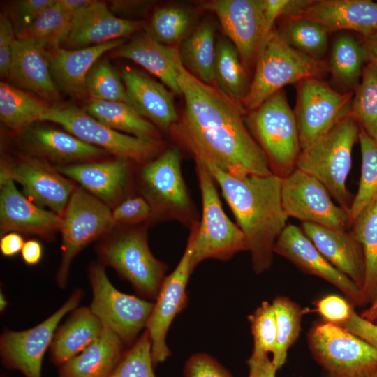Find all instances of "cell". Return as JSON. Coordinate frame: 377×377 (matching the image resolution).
<instances>
[{
    "mask_svg": "<svg viewBox=\"0 0 377 377\" xmlns=\"http://www.w3.org/2000/svg\"><path fill=\"white\" fill-rule=\"evenodd\" d=\"M20 89L47 102L58 101L59 89L52 78L46 46L30 39L16 38L8 77Z\"/></svg>",
    "mask_w": 377,
    "mask_h": 377,
    "instance_id": "obj_25",
    "label": "cell"
},
{
    "mask_svg": "<svg viewBox=\"0 0 377 377\" xmlns=\"http://www.w3.org/2000/svg\"><path fill=\"white\" fill-rule=\"evenodd\" d=\"M307 343L330 377H377V350L341 326L324 320L314 322Z\"/></svg>",
    "mask_w": 377,
    "mask_h": 377,
    "instance_id": "obj_7",
    "label": "cell"
},
{
    "mask_svg": "<svg viewBox=\"0 0 377 377\" xmlns=\"http://www.w3.org/2000/svg\"><path fill=\"white\" fill-rule=\"evenodd\" d=\"M360 126L377 142V65L369 61L355 88L350 113Z\"/></svg>",
    "mask_w": 377,
    "mask_h": 377,
    "instance_id": "obj_40",
    "label": "cell"
},
{
    "mask_svg": "<svg viewBox=\"0 0 377 377\" xmlns=\"http://www.w3.org/2000/svg\"><path fill=\"white\" fill-rule=\"evenodd\" d=\"M323 377H330V376L325 374Z\"/></svg>",
    "mask_w": 377,
    "mask_h": 377,
    "instance_id": "obj_61",
    "label": "cell"
},
{
    "mask_svg": "<svg viewBox=\"0 0 377 377\" xmlns=\"http://www.w3.org/2000/svg\"><path fill=\"white\" fill-rule=\"evenodd\" d=\"M316 311L323 320L342 325L350 317L354 306L346 300L337 295H327L314 303Z\"/></svg>",
    "mask_w": 377,
    "mask_h": 377,
    "instance_id": "obj_48",
    "label": "cell"
},
{
    "mask_svg": "<svg viewBox=\"0 0 377 377\" xmlns=\"http://www.w3.org/2000/svg\"><path fill=\"white\" fill-rule=\"evenodd\" d=\"M93 0H55V3L72 17L80 10L94 4Z\"/></svg>",
    "mask_w": 377,
    "mask_h": 377,
    "instance_id": "obj_57",
    "label": "cell"
},
{
    "mask_svg": "<svg viewBox=\"0 0 377 377\" xmlns=\"http://www.w3.org/2000/svg\"><path fill=\"white\" fill-rule=\"evenodd\" d=\"M103 330L102 322L90 307L77 309L55 332L50 350L52 362L62 365L91 344Z\"/></svg>",
    "mask_w": 377,
    "mask_h": 377,
    "instance_id": "obj_30",
    "label": "cell"
},
{
    "mask_svg": "<svg viewBox=\"0 0 377 377\" xmlns=\"http://www.w3.org/2000/svg\"><path fill=\"white\" fill-rule=\"evenodd\" d=\"M191 253V242L188 239L186 247L177 265L162 283L145 327L151 341L154 365L165 362L171 355L166 343V336L174 318L188 304L186 287L192 273L190 265Z\"/></svg>",
    "mask_w": 377,
    "mask_h": 377,
    "instance_id": "obj_17",
    "label": "cell"
},
{
    "mask_svg": "<svg viewBox=\"0 0 377 377\" xmlns=\"http://www.w3.org/2000/svg\"><path fill=\"white\" fill-rule=\"evenodd\" d=\"M253 339V353L274 352L276 342V322L272 304L263 301L248 316Z\"/></svg>",
    "mask_w": 377,
    "mask_h": 377,
    "instance_id": "obj_46",
    "label": "cell"
},
{
    "mask_svg": "<svg viewBox=\"0 0 377 377\" xmlns=\"http://www.w3.org/2000/svg\"><path fill=\"white\" fill-rule=\"evenodd\" d=\"M52 106L36 95L8 83H0V119L10 129L20 131L29 127Z\"/></svg>",
    "mask_w": 377,
    "mask_h": 377,
    "instance_id": "obj_34",
    "label": "cell"
},
{
    "mask_svg": "<svg viewBox=\"0 0 377 377\" xmlns=\"http://www.w3.org/2000/svg\"><path fill=\"white\" fill-rule=\"evenodd\" d=\"M143 193L151 208V215L188 220L193 205L181 170L178 149H168L147 163L140 170Z\"/></svg>",
    "mask_w": 377,
    "mask_h": 377,
    "instance_id": "obj_13",
    "label": "cell"
},
{
    "mask_svg": "<svg viewBox=\"0 0 377 377\" xmlns=\"http://www.w3.org/2000/svg\"><path fill=\"white\" fill-rule=\"evenodd\" d=\"M214 33L211 23L202 22L178 48L184 68L199 80L213 86L216 43Z\"/></svg>",
    "mask_w": 377,
    "mask_h": 377,
    "instance_id": "obj_35",
    "label": "cell"
},
{
    "mask_svg": "<svg viewBox=\"0 0 377 377\" xmlns=\"http://www.w3.org/2000/svg\"><path fill=\"white\" fill-rule=\"evenodd\" d=\"M364 258L362 294L366 304L377 298V200L365 207L351 225Z\"/></svg>",
    "mask_w": 377,
    "mask_h": 377,
    "instance_id": "obj_36",
    "label": "cell"
},
{
    "mask_svg": "<svg viewBox=\"0 0 377 377\" xmlns=\"http://www.w3.org/2000/svg\"><path fill=\"white\" fill-rule=\"evenodd\" d=\"M249 367L248 377H276L278 371L268 354L253 353L246 361Z\"/></svg>",
    "mask_w": 377,
    "mask_h": 377,
    "instance_id": "obj_54",
    "label": "cell"
},
{
    "mask_svg": "<svg viewBox=\"0 0 377 377\" xmlns=\"http://www.w3.org/2000/svg\"><path fill=\"white\" fill-rule=\"evenodd\" d=\"M362 155L358 190L348 210L349 226L369 205L377 200V142L361 127L359 140Z\"/></svg>",
    "mask_w": 377,
    "mask_h": 377,
    "instance_id": "obj_39",
    "label": "cell"
},
{
    "mask_svg": "<svg viewBox=\"0 0 377 377\" xmlns=\"http://www.w3.org/2000/svg\"><path fill=\"white\" fill-rule=\"evenodd\" d=\"M177 71L185 109L173 130L193 156L204 157L236 177L274 174L244 122L241 105L194 77L181 60Z\"/></svg>",
    "mask_w": 377,
    "mask_h": 377,
    "instance_id": "obj_1",
    "label": "cell"
},
{
    "mask_svg": "<svg viewBox=\"0 0 377 377\" xmlns=\"http://www.w3.org/2000/svg\"><path fill=\"white\" fill-rule=\"evenodd\" d=\"M10 179L21 184L24 193L38 206H46L61 217L75 188L74 184L46 162L25 158L2 164L0 179Z\"/></svg>",
    "mask_w": 377,
    "mask_h": 377,
    "instance_id": "obj_19",
    "label": "cell"
},
{
    "mask_svg": "<svg viewBox=\"0 0 377 377\" xmlns=\"http://www.w3.org/2000/svg\"><path fill=\"white\" fill-rule=\"evenodd\" d=\"M115 57L130 59L156 76L173 93L182 95L178 84V47L154 40L147 33L115 50Z\"/></svg>",
    "mask_w": 377,
    "mask_h": 377,
    "instance_id": "obj_28",
    "label": "cell"
},
{
    "mask_svg": "<svg viewBox=\"0 0 377 377\" xmlns=\"http://www.w3.org/2000/svg\"><path fill=\"white\" fill-rule=\"evenodd\" d=\"M124 41L117 39L80 49L46 47L51 74L58 89L73 97L84 96L87 94L86 77L91 68L105 52L117 49Z\"/></svg>",
    "mask_w": 377,
    "mask_h": 377,
    "instance_id": "obj_23",
    "label": "cell"
},
{
    "mask_svg": "<svg viewBox=\"0 0 377 377\" xmlns=\"http://www.w3.org/2000/svg\"><path fill=\"white\" fill-rule=\"evenodd\" d=\"M55 0H22L15 3L12 8L13 26L17 35L27 29Z\"/></svg>",
    "mask_w": 377,
    "mask_h": 377,
    "instance_id": "obj_51",
    "label": "cell"
},
{
    "mask_svg": "<svg viewBox=\"0 0 377 377\" xmlns=\"http://www.w3.org/2000/svg\"><path fill=\"white\" fill-rule=\"evenodd\" d=\"M1 234L22 232L49 237L60 230L61 217L34 205L16 188L10 179L0 180Z\"/></svg>",
    "mask_w": 377,
    "mask_h": 377,
    "instance_id": "obj_21",
    "label": "cell"
},
{
    "mask_svg": "<svg viewBox=\"0 0 377 377\" xmlns=\"http://www.w3.org/2000/svg\"><path fill=\"white\" fill-rule=\"evenodd\" d=\"M98 253L103 263L128 281L140 297L156 299L168 266L151 253L145 228L114 236L100 246Z\"/></svg>",
    "mask_w": 377,
    "mask_h": 377,
    "instance_id": "obj_8",
    "label": "cell"
},
{
    "mask_svg": "<svg viewBox=\"0 0 377 377\" xmlns=\"http://www.w3.org/2000/svg\"><path fill=\"white\" fill-rule=\"evenodd\" d=\"M26 142L33 151L61 161L96 158L107 153L106 151L91 145L71 133L51 128H28Z\"/></svg>",
    "mask_w": 377,
    "mask_h": 377,
    "instance_id": "obj_31",
    "label": "cell"
},
{
    "mask_svg": "<svg viewBox=\"0 0 377 377\" xmlns=\"http://www.w3.org/2000/svg\"><path fill=\"white\" fill-rule=\"evenodd\" d=\"M274 253L337 288L354 307L365 305L362 290L321 254L301 228L287 224L276 242Z\"/></svg>",
    "mask_w": 377,
    "mask_h": 377,
    "instance_id": "obj_18",
    "label": "cell"
},
{
    "mask_svg": "<svg viewBox=\"0 0 377 377\" xmlns=\"http://www.w3.org/2000/svg\"><path fill=\"white\" fill-rule=\"evenodd\" d=\"M142 26V22L114 15L105 3L96 1L73 15L64 43L71 49L91 47L124 38Z\"/></svg>",
    "mask_w": 377,
    "mask_h": 377,
    "instance_id": "obj_20",
    "label": "cell"
},
{
    "mask_svg": "<svg viewBox=\"0 0 377 377\" xmlns=\"http://www.w3.org/2000/svg\"><path fill=\"white\" fill-rule=\"evenodd\" d=\"M15 28L12 22L4 15L0 17V73L8 77L13 58V47L15 40Z\"/></svg>",
    "mask_w": 377,
    "mask_h": 377,
    "instance_id": "obj_52",
    "label": "cell"
},
{
    "mask_svg": "<svg viewBox=\"0 0 377 377\" xmlns=\"http://www.w3.org/2000/svg\"><path fill=\"white\" fill-rule=\"evenodd\" d=\"M21 253L24 263L29 265H36L40 262L43 256L42 245L37 240H28L24 242Z\"/></svg>",
    "mask_w": 377,
    "mask_h": 377,
    "instance_id": "obj_56",
    "label": "cell"
},
{
    "mask_svg": "<svg viewBox=\"0 0 377 377\" xmlns=\"http://www.w3.org/2000/svg\"><path fill=\"white\" fill-rule=\"evenodd\" d=\"M202 7L216 14L246 69L256 64L267 39L261 0H214Z\"/></svg>",
    "mask_w": 377,
    "mask_h": 377,
    "instance_id": "obj_16",
    "label": "cell"
},
{
    "mask_svg": "<svg viewBox=\"0 0 377 377\" xmlns=\"http://www.w3.org/2000/svg\"><path fill=\"white\" fill-rule=\"evenodd\" d=\"M184 377H232L216 359L205 353L191 355L184 367Z\"/></svg>",
    "mask_w": 377,
    "mask_h": 377,
    "instance_id": "obj_49",
    "label": "cell"
},
{
    "mask_svg": "<svg viewBox=\"0 0 377 377\" xmlns=\"http://www.w3.org/2000/svg\"><path fill=\"white\" fill-rule=\"evenodd\" d=\"M364 43L369 54V61L377 65V34L364 37Z\"/></svg>",
    "mask_w": 377,
    "mask_h": 377,
    "instance_id": "obj_58",
    "label": "cell"
},
{
    "mask_svg": "<svg viewBox=\"0 0 377 377\" xmlns=\"http://www.w3.org/2000/svg\"><path fill=\"white\" fill-rule=\"evenodd\" d=\"M279 33L289 45L311 57L323 59L327 50L329 32L314 21L300 17L288 18Z\"/></svg>",
    "mask_w": 377,
    "mask_h": 377,
    "instance_id": "obj_41",
    "label": "cell"
},
{
    "mask_svg": "<svg viewBox=\"0 0 377 377\" xmlns=\"http://www.w3.org/2000/svg\"><path fill=\"white\" fill-rule=\"evenodd\" d=\"M249 123L272 172L281 178L292 172L302 149L294 110L285 91H279L251 111Z\"/></svg>",
    "mask_w": 377,
    "mask_h": 377,
    "instance_id": "obj_6",
    "label": "cell"
},
{
    "mask_svg": "<svg viewBox=\"0 0 377 377\" xmlns=\"http://www.w3.org/2000/svg\"><path fill=\"white\" fill-rule=\"evenodd\" d=\"M8 304L7 301L5 299L4 295L1 293L0 294V310L1 312H3Z\"/></svg>",
    "mask_w": 377,
    "mask_h": 377,
    "instance_id": "obj_60",
    "label": "cell"
},
{
    "mask_svg": "<svg viewBox=\"0 0 377 377\" xmlns=\"http://www.w3.org/2000/svg\"><path fill=\"white\" fill-rule=\"evenodd\" d=\"M353 97V91L339 92L320 78L297 83L294 113L302 150L350 114Z\"/></svg>",
    "mask_w": 377,
    "mask_h": 377,
    "instance_id": "obj_10",
    "label": "cell"
},
{
    "mask_svg": "<svg viewBox=\"0 0 377 377\" xmlns=\"http://www.w3.org/2000/svg\"><path fill=\"white\" fill-rule=\"evenodd\" d=\"M202 198L200 222H193L188 239L191 242V269L209 258L226 261L236 253L248 251L240 228L226 214L216 183L206 167L195 159Z\"/></svg>",
    "mask_w": 377,
    "mask_h": 377,
    "instance_id": "obj_5",
    "label": "cell"
},
{
    "mask_svg": "<svg viewBox=\"0 0 377 377\" xmlns=\"http://www.w3.org/2000/svg\"><path fill=\"white\" fill-rule=\"evenodd\" d=\"M281 200L287 216L302 223L341 230L349 227L348 211L333 202L320 181L297 168L282 178Z\"/></svg>",
    "mask_w": 377,
    "mask_h": 377,
    "instance_id": "obj_14",
    "label": "cell"
},
{
    "mask_svg": "<svg viewBox=\"0 0 377 377\" xmlns=\"http://www.w3.org/2000/svg\"><path fill=\"white\" fill-rule=\"evenodd\" d=\"M247 71L233 43L228 38H219L216 43L214 64V86L240 105L251 84Z\"/></svg>",
    "mask_w": 377,
    "mask_h": 377,
    "instance_id": "obj_32",
    "label": "cell"
},
{
    "mask_svg": "<svg viewBox=\"0 0 377 377\" xmlns=\"http://www.w3.org/2000/svg\"><path fill=\"white\" fill-rule=\"evenodd\" d=\"M194 158L202 163L221 188L244 235L254 272L268 270L276 242L288 218L281 200L282 178L274 174L236 177L204 157Z\"/></svg>",
    "mask_w": 377,
    "mask_h": 377,
    "instance_id": "obj_2",
    "label": "cell"
},
{
    "mask_svg": "<svg viewBox=\"0 0 377 377\" xmlns=\"http://www.w3.org/2000/svg\"><path fill=\"white\" fill-rule=\"evenodd\" d=\"M89 279L93 293L91 311L125 345L133 344L140 330L146 327L154 303L119 291L101 265H92Z\"/></svg>",
    "mask_w": 377,
    "mask_h": 377,
    "instance_id": "obj_11",
    "label": "cell"
},
{
    "mask_svg": "<svg viewBox=\"0 0 377 377\" xmlns=\"http://www.w3.org/2000/svg\"><path fill=\"white\" fill-rule=\"evenodd\" d=\"M341 326L377 350V324L363 318L353 309L350 318Z\"/></svg>",
    "mask_w": 377,
    "mask_h": 377,
    "instance_id": "obj_53",
    "label": "cell"
},
{
    "mask_svg": "<svg viewBox=\"0 0 377 377\" xmlns=\"http://www.w3.org/2000/svg\"><path fill=\"white\" fill-rule=\"evenodd\" d=\"M24 244L22 237L15 232L3 235L0 240V250L5 256H14L20 252Z\"/></svg>",
    "mask_w": 377,
    "mask_h": 377,
    "instance_id": "obj_55",
    "label": "cell"
},
{
    "mask_svg": "<svg viewBox=\"0 0 377 377\" xmlns=\"http://www.w3.org/2000/svg\"><path fill=\"white\" fill-rule=\"evenodd\" d=\"M151 341L147 330L122 355L108 377H156Z\"/></svg>",
    "mask_w": 377,
    "mask_h": 377,
    "instance_id": "obj_45",
    "label": "cell"
},
{
    "mask_svg": "<svg viewBox=\"0 0 377 377\" xmlns=\"http://www.w3.org/2000/svg\"><path fill=\"white\" fill-rule=\"evenodd\" d=\"M71 20L72 17L54 2L27 29L17 35V38L33 40L46 47L59 46L68 35Z\"/></svg>",
    "mask_w": 377,
    "mask_h": 377,
    "instance_id": "obj_43",
    "label": "cell"
},
{
    "mask_svg": "<svg viewBox=\"0 0 377 377\" xmlns=\"http://www.w3.org/2000/svg\"><path fill=\"white\" fill-rule=\"evenodd\" d=\"M296 17L314 21L329 33L353 31L364 38L377 34V3L370 0H313Z\"/></svg>",
    "mask_w": 377,
    "mask_h": 377,
    "instance_id": "obj_22",
    "label": "cell"
},
{
    "mask_svg": "<svg viewBox=\"0 0 377 377\" xmlns=\"http://www.w3.org/2000/svg\"><path fill=\"white\" fill-rule=\"evenodd\" d=\"M328 71L325 61L294 48L274 28L258 54L253 80L240 105L251 112L286 85L320 78Z\"/></svg>",
    "mask_w": 377,
    "mask_h": 377,
    "instance_id": "obj_3",
    "label": "cell"
},
{
    "mask_svg": "<svg viewBox=\"0 0 377 377\" xmlns=\"http://www.w3.org/2000/svg\"><path fill=\"white\" fill-rule=\"evenodd\" d=\"M82 296V290H75L56 312L32 328L6 330L0 339L3 364L21 371L25 377H41L43 359L51 346L58 324L77 306Z\"/></svg>",
    "mask_w": 377,
    "mask_h": 377,
    "instance_id": "obj_15",
    "label": "cell"
},
{
    "mask_svg": "<svg viewBox=\"0 0 377 377\" xmlns=\"http://www.w3.org/2000/svg\"><path fill=\"white\" fill-rule=\"evenodd\" d=\"M369 61L366 45L348 34L337 38L333 43L330 71L333 78L346 89L355 87L365 64Z\"/></svg>",
    "mask_w": 377,
    "mask_h": 377,
    "instance_id": "obj_37",
    "label": "cell"
},
{
    "mask_svg": "<svg viewBox=\"0 0 377 377\" xmlns=\"http://www.w3.org/2000/svg\"><path fill=\"white\" fill-rule=\"evenodd\" d=\"M272 304L276 322V342L272 361L279 370L286 363L289 348L298 339L305 310L286 296L276 297Z\"/></svg>",
    "mask_w": 377,
    "mask_h": 377,
    "instance_id": "obj_38",
    "label": "cell"
},
{
    "mask_svg": "<svg viewBox=\"0 0 377 377\" xmlns=\"http://www.w3.org/2000/svg\"><path fill=\"white\" fill-rule=\"evenodd\" d=\"M85 112L101 124L121 133L158 139V132L155 125L125 103L90 99Z\"/></svg>",
    "mask_w": 377,
    "mask_h": 377,
    "instance_id": "obj_33",
    "label": "cell"
},
{
    "mask_svg": "<svg viewBox=\"0 0 377 377\" xmlns=\"http://www.w3.org/2000/svg\"><path fill=\"white\" fill-rule=\"evenodd\" d=\"M62 175L80 183L91 195L107 205L116 204L123 196L128 182V159L57 166Z\"/></svg>",
    "mask_w": 377,
    "mask_h": 377,
    "instance_id": "obj_27",
    "label": "cell"
},
{
    "mask_svg": "<svg viewBox=\"0 0 377 377\" xmlns=\"http://www.w3.org/2000/svg\"><path fill=\"white\" fill-rule=\"evenodd\" d=\"M360 315L369 322L377 324V298Z\"/></svg>",
    "mask_w": 377,
    "mask_h": 377,
    "instance_id": "obj_59",
    "label": "cell"
},
{
    "mask_svg": "<svg viewBox=\"0 0 377 377\" xmlns=\"http://www.w3.org/2000/svg\"><path fill=\"white\" fill-rule=\"evenodd\" d=\"M151 215V208L149 202L140 196L125 200L112 212V219L116 223H138L147 220Z\"/></svg>",
    "mask_w": 377,
    "mask_h": 377,
    "instance_id": "obj_50",
    "label": "cell"
},
{
    "mask_svg": "<svg viewBox=\"0 0 377 377\" xmlns=\"http://www.w3.org/2000/svg\"><path fill=\"white\" fill-rule=\"evenodd\" d=\"M313 0H261L266 38L274 29L277 18L299 15Z\"/></svg>",
    "mask_w": 377,
    "mask_h": 377,
    "instance_id": "obj_47",
    "label": "cell"
},
{
    "mask_svg": "<svg viewBox=\"0 0 377 377\" xmlns=\"http://www.w3.org/2000/svg\"><path fill=\"white\" fill-rule=\"evenodd\" d=\"M360 126L350 114L329 132L302 149L296 168L320 181L339 206L348 211L353 199L346 187L352 151Z\"/></svg>",
    "mask_w": 377,
    "mask_h": 377,
    "instance_id": "obj_4",
    "label": "cell"
},
{
    "mask_svg": "<svg viewBox=\"0 0 377 377\" xmlns=\"http://www.w3.org/2000/svg\"><path fill=\"white\" fill-rule=\"evenodd\" d=\"M124 346L114 332L103 325L98 338L60 366L59 377H108L124 354Z\"/></svg>",
    "mask_w": 377,
    "mask_h": 377,
    "instance_id": "obj_29",
    "label": "cell"
},
{
    "mask_svg": "<svg viewBox=\"0 0 377 377\" xmlns=\"http://www.w3.org/2000/svg\"><path fill=\"white\" fill-rule=\"evenodd\" d=\"M85 85L91 99L122 102L136 109L121 77L107 60L100 59L94 64L87 75Z\"/></svg>",
    "mask_w": 377,
    "mask_h": 377,
    "instance_id": "obj_42",
    "label": "cell"
},
{
    "mask_svg": "<svg viewBox=\"0 0 377 377\" xmlns=\"http://www.w3.org/2000/svg\"><path fill=\"white\" fill-rule=\"evenodd\" d=\"M116 223L109 206L82 188H75L61 216V262L57 274L59 287L67 283L71 263L87 244L109 232Z\"/></svg>",
    "mask_w": 377,
    "mask_h": 377,
    "instance_id": "obj_9",
    "label": "cell"
},
{
    "mask_svg": "<svg viewBox=\"0 0 377 377\" xmlns=\"http://www.w3.org/2000/svg\"><path fill=\"white\" fill-rule=\"evenodd\" d=\"M121 77L138 111L151 123L167 129L179 122L173 93L165 84L130 66L122 69Z\"/></svg>",
    "mask_w": 377,
    "mask_h": 377,
    "instance_id": "obj_26",
    "label": "cell"
},
{
    "mask_svg": "<svg viewBox=\"0 0 377 377\" xmlns=\"http://www.w3.org/2000/svg\"><path fill=\"white\" fill-rule=\"evenodd\" d=\"M40 121L59 124L81 140L118 158L142 161L153 156L159 146L157 140L137 137L110 128L76 107L52 106Z\"/></svg>",
    "mask_w": 377,
    "mask_h": 377,
    "instance_id": "obj_12",
    "label": "cell"
},
{
    "mask_svg": "<svg viewBox=\"0 0 377 377\" xmlns=\"http://www.w3.org/2000/svg\"><path fill=\"white\" fill-rule=\"evenodd\" d=\"M301 228L321 254L361 290L364 280L362 245L352 230L302 223Z\"/></svg>",
    "mask_w": 377,
    "mask_h": 377,
    "instance_id": "obj_24",
    "label": "cell"
},
{
    "mask_svg": "<svg viewBox=\"0 0 377 377\" xmlns=\"http://www.w3.org/2000/svg\"><path fill=\"white\" fill-rule=\"evenodd\" d=\"M191 22L186 10L176 6L163 7L153 14L147 34L160 43L175 47L185 39Z\"/></svg>",
    "mask_w": 377,
    "mask_h": 377,
    "instance_id": "obj_44",
    "label": "cell"
}]
</instances>
